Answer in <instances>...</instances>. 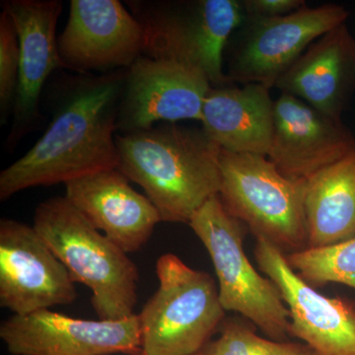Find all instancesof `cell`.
<instances>
[{"instance_id": "obj_1", "label": "cell", "mask_w": 355, "mask_h": 355, "mask_svg": "<svg viewBox=\"0 0 355 355\" xmlns=\"http://www.w3.org/2000/svg\"><path fill=\"white\" fill-rule=\"evenodd\" d=\"M127 74L119 69L70 83L43 137L0 174V200L118 169L116 132Z\"/></svg>"}, {"instance_id": "obj_2", "label": "cell", "mask_w": 355, "mask_h": 355, "mask_svg": "<svg viewBox=\"0 0 355 355\" xmlns=\"http://www.w3.org/2000/svg\"><path fill=\"white\" fill-rule=\"evenodd\" d=\"M118 170L139 184L165 222L190 223L220 191V148L202 128L164 123L116 135Z\"/></svg>"}, {"instance_id": "obj_3", "label": "cell", "mask_w": 355, "mask_h": 355, "mask_svg": "<svg viewBox=\"0 0 355 355\" xmlns=\"http://www.w3.org/2000/svg\"><path fill=\"white\" fill-rule=\"evenodd\" d=\"M33 226L74 282L92 292L91 303L100 320L118 321L135 314L139 282L137 266L67 198L40 203Z\"/></svg>"}, {"instance_id": "obj_4", "label": "cell", "mask_w": 355, "mask_h": 355, "mask_svg": "<svg viewBox=\"0 0 355 355\" xmlns=\"http://www.w3.org/2000/svg\"><path fill=\"white\" fill-rule=\"evenodd\" d=\"M144 32V53L202 72L212 87L232 85L224 70L229 39L245 17L237 0L130 2Z\"/></svg>"}, {"instance_id": "obj_5", "label": "cell", "mask_w": 355, "mask_h": 355, "mask_svg": "<svg viewBox=\"0 0 355 355\" xmlns=\"http://www.w3.org/2000/svg\"><path fill=\"white\" fill-rule=\"evenodd\" d=\"M219 197L257 239L284 254L308 247L306 180L284 177L266 156L220 149Z\"/></svg>"}, {"instance_id": "obj_6", "label": "cell", "mask_w": 355, "mask_h": 355, "mask_svg": "<svg viewBox=\"0 0 355 355\" xmlns=\"http://www.w3.org/2000/svg\"><path fill=\"white\" fill-rule=\"evenodd\" d=\"M159 287L139 316L144 355L200 354L225 320L214 277L174 254L156 263Z\"/></svg>"}, {"instance_id": "obj_7", "label": "cell", "mask_w": 355, "mask_h": 355, "mask_svg": "<svg viewBox=\"0 0 355 355\" xmlns=\"http://www.w3.org/2000/svg\"><path fill=\"white\" fill-rule=\"evenodd\" d=\"M189 225L211 258L224 310L239 313L270 340L287 342L288 308L277 286L250 263L243 247L242 222L226 209L219 195L209 198Z\"/></svg>"}, {"instance_id": "obj_8", "label": "cell", "mask_w": 355, "mask_h": 355, "mask_svg": "<svg viewBox=\"0 0 355 355\" xmlns=\"http://www.w3.org/2000/svg\"><path fill=\"white\" fill-rule=\"evenodd\" d=\"M349 11L338 4L311 8L277 18L245 14L241 25L229 39L227 74L231 83L275 87L305 51L326 33L345 24Z\"/></svg>"}, {"instance_id": "obj_9", "label": "cell", "mask_w": 355, "mask_h": 355, "mask_svg": "<svg viewBox=\"0 0 355 355\" xmlns=\"http://www.w3.org/2000/svg\"><path fill=\"white\" fill-rule=\"evenodd\" d=\"M76 282L34 226L0 220V306L13 315L70 305Z\"/></svg>"}, {"instance_id": "obj_10", "label": "cell", "mask_w": 355, "mask_h": 355, "mask_svg": "<svg viewBox=\"0 0 355 355\" xmlns=\"http://www.w3.org/2000/svg\"><path fill=\"white\" fill-rule=\"evenodd\" d=\"M0 338L12 355H111L142 354L137 314L118 320H83L50 309L0 324Z\"/></svg>"}, {"instance_id": "obj_11", "label": "cell", "mask_w": 355, "mask_h": 355, "mask_svg": "<svg viewBox=\"0 0 355 355\" xmlns=\"http://www.w3.org/2000/svg\"><path fill=\"white\" fill-rule=\"evenodd\" d=\"M211 87L200 70L142 55L128 69L118 130L130 135L150 130L158 123L202 121L203 104Z\"/></svg>"}, {"instance_id": "obj_12", "label": "cell", "mask_w": 355, "mask_h": 355, "mask_svg": "<svg viewBox=\"0 0 355 355\" xmlns=\"http://www.w3.org/2000/svg\"><path fill=\"white\" fill-rule=\"evenodd\" d=\"M254 258L288 308L289 336L318 355H355L354 301L319 293L292 270L286 254L265 240L257 239Z\"/></svg>"}, {"instance_id": "obj_13", "label": "cell", "mask_w": 355, "mask_h": 355, "mask_svg": "<svg viewBox=\"0 0 355 355\" xmlns=\"http://www.w3.org/2000/svg\"><path fill=\"white\" fill-rule=\"evenodd\" d=\"M144 42L141 25L118 0H71L58 36L64 67L81 73L130 69L144 55Z\"/></svg>"}, {"instance_id": "obj_14", "label": "cell", "mask_w": 355, "mask_h": 355, "mask_svg": "<svg viewBox=\"0 0 355 355\" xmlns=\"http://www.w3.org/2000/svg\"><path fill=\"white\" fill-rule=\"evenodd\" d=\"M355 150V139L342 120L284 94L273 103L268 160L284 177L308 180Z\"/></svg>"}, {"instance_id": "obj_15", "label": "cell", "mask_w": 355, "mask_h": 355, "mask_svg": "<svg viewBox=\"0 0 355 355\" xmlns=\"http://www.w3.org/2000/svg\"><path fill=\"white\" fill-rule=\"evenodd\" d=\"M1 7L13 20L20 44L19 81L8 137L9 146H14L38 125L44 84L55 69L64 67L57 36L62 3L58 0H7Z\"/></svg>"}, {"instance_id": "obj_16", "label": "cell", "mask_w": 355, "mask_h": 355, "mask_svg": "<svg viewBox=\"0 0 355 355\" xmlns=\"http://www.w3.org/2000/svg\"><path fill=\"white\" fill-rule=\"evenodd\" d=\"M64 197L91 224L127 254L139 251L162 221L155 205L118 169L72 180Z\"/></svg>"}, {"instance_id": "obj_17", "label": "cell", "mask_w": 355, "mask_h": 355, "mask_svg": "<svg viewBox=\"0 0 355 355\" xmlns=\"http://www.w3.org/2000/svg\"><path fill=\"white\" fill-rule=\"evenodd\" d=\"M275 88L340 120L355 91V39L347 26H338L316 40Z\"/></svg>"}, {"instance_id": "obj_18", "label": "cell", "mask_w": 355, "mask_h": 355, "mask_svg": "<svg viewBox=\"0 0 355 355\" xmlns=\"http://www.w3.org/2000/svg\"><path fill=\"white\" fill-rule=\"evenodd\" d=\"M270 90L254 83L210 88L202 108L203 132L223 150L268 156L275 103Z\"/></svg>"}, {"instance_id": "obj_19", "label": "cell", "mask_w": 355, "mask_h": 355, "mask_svg": "<svg viewBox=\"0 0 355 355\" xmlns=\"http://www.w3.org/2000/svg\"><path fill=\"white\" fill-rule=\"evenodd\" d=\"M307 249L355 238V150L306 180Z\"/></svg>"}, {"instance_id": "obj_20", "label": "cell", "mask_w": 355, "mask_h": 355, "mask_svg": "<svg viewBox=\"0 0 355 355\" xmlns=\"http://www.w3.org/2000/svg\"><path fill=\"white\" fill-rule=\"evenodd\" d=\"M286 256L292 270L314 288L340 284L355 289V238Z\"/></svg>"}, {"instance_id": "obj_21", "label": "cell", "mask_w": 355, "mask_h": 355, "mask_svg": "<svg viewBox=\"0 0 355 355\" xmlns=\"http://www.w3.org/2000/svg\"><path fill=\"white\" fill-rule=\"evenodd\" d=\"M218 338L210 340L202 355H318L306 343L279 342L257 335L237 319L224 320Z\"/></svg>"}, {"instance_id": "obj_22", "label": "cell", "mask_w": 355, "mask_h": 355, "mask_svg": "<svg viewBox=\"0 0 355 355\" xmlns=\"http://www.w3.org/2000/svg\"><path fill=\"white\" fill-rule=\"evenodd\" d=\"M20 72V44L10 16L0 14V111L1 123L12 112Z\"/></svg>"}, {"instance_id": "obj_23", "label": "cell", "mask_w": 355, "mask_h": 355, "mask_svg": "<svg viewBox=\"0 0 355 355\" xmlns=\"http://www.w3.org/2000/svg\"><path fill=\"white\" fill-rule=\"evenodd\" d=\"M303 0H243L247 16L261 18L284 17L305 6Z\"/></svg>"}, {"instance_id": "obj_24", "label": "cell", "mask_w": 355, "mask_h": 355, "mask_svg": "<svg viewBox=\"0 0 355 355\" xmlns=\"http://www.w3.org/2000/svg\"><path fill=\"white\" fill-rule=\"evenodd\" d=\"M195 355H202V354H195Z\"/></svg>"}, {"instance_id": "obj_25", "label": "cell", "mask_w": 355, "mask_h": 355, "mask_svg": "<svg viewBox=\"0 0 355 355\" xmlns=\"http://www.w3.org/2000/svg\"><path fill=\"white\" fill-rule=\"evenodd\" d=\"M139 355H144V354H139Z\"/></svg>"}]
</instances>
